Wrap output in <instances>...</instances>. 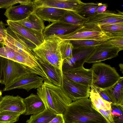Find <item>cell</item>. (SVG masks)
Instances as JSON below:
<instances>
[{
	"label": "cell",
	"mask_w": 123,
	"mask_h": 123,
	"mask_svg": "<svg viewBox=\"0 0 123 123\" xmlns=\"http://www.w3.org/2000/svg\"><path fill=\"white\" fill-rule=\"evenodd\" d=\"M63 116L65 123H107L88 98L72 102L66 109Z\"/></svg>",
	"instance_id": "1"
},
{
	"label": "cell",
	"mask_w": 123,
	"mask_h": 123,
	"mask_svg": "<svg viewBox=\"0 0 123 123\" xmlns=\"http://www.w3.org/2000/svg\"><path fill=\"white\" fill-rule=\"evenodd\" d=\"M37 94L43 102L45 109L57 114H63L66 109L72 102L61 87L47 80L37 89Z\"/></svg>",
	"instance_id": "2"
},
{
	"label": "cell",
	"mask_w": 123,
	"mask_h": 123,
	"mask_svg": "<svg viewBox=\"0 0 123 123\" xmlns=\"http://www.w3.org/2000/svg\"><path fill=\"white\" fill-rule=\"evenodd\" d=\"M62 40L53 35L45 37L43 43L32 51L34 55L45 61L62 73L63 61L60 51Z\"/></svg>",
	"instance_id": "3"
},
{
	"label": "cell",
	"mask_w": 123,
	"mask_h": 123,
	"mask_svg": "<svg viewBox=\"0 0 123 123\" xmlns=\"http://www.w3.org/2000/svg\"><path fill=\"white\" fill-rule=\"evenodd\" d=\"M91 69L92 75L91 86L102 90L112 87L122 77L115 68L105 63H94Z\"/></svg>",
	"instance_id": "4"
},
{
	"label": "cell",
	"mask_w": 123,
	"mask_h": 123,
	"mask_svg": "<svg viewBox=\"0 0 123 123\" xmlns=\"http://www.w3.org/2000/svg\"><path fill=\"white\" fill-rule=\"evenodd\" d=\"M57 36L62 40L89 39L107 40L111 38L109 34L101 31L100 27L85 25L69 33Z\"/></svg>",
	"instance_id": "5"
},
{
	"label": "cell",
	"mask_w": 123,
	"mask_h": 123,
	"mask_svg": "<svg viewBox=\"0 0 123 123\" xmlns=\"http://www.w3.org/2000/svg\"><path fill=\"white\" fill-rule=\"evenodd\" d=\"M95 47H74L72 56L64 60L62 66V73L81 68L94 50Z\"/></svg>",
	"instance_id": "6"
},
{
	"label": "cell",
	"mask_w": 123,
	"mask_h": 123,
	"mask_svg": "<svg viewBox=\"0 0 123 123\" xmlns=\"http://www.w3.org/2000/svg\"><path fill=\"white\" fill-rule=\"evenodd\" d=\"M2 71V83L5 85V86L12 83L25 74L32 73L25 65L4 58Z\"/></svg>",
	"instance_id": "7"
},
{
	"label": "cell",
	"mask_w": 123,
	"mask_h": 123,
	"mask_svg": "<svg viewBox=\"0 0 123 123\" xmlns=\"http://www.w3.org/2000/svg\"><path fill=\"white\" fill-rule=\"evenodd\" d=\"M44 80V79L42 77L32 73L29 72L5 86L3 91L20 89H24L29 92L32 89H37L41 86Z\"/></svg>",
	"instance_id": "8"
},
{
	"label": "cell",
	"mask_w": 123,
	"mask_h": 123,
	"mask_svg": "<svg viewBox=\"0 0 123 123\" xmlns=\"http://www.w3.org/2000/svg\"><path fill=\"white\" fill-rule=\"evenodd\" d=\"M64 92L72 101L88 98L90 87L73 82L63 75L62 86Z\"/></svg>",
	"instance_id": "9"
},
{
	"label": "cell",
	"mask_w": 123,
	"mask_h": 123,
	"mask_svg": "<svg viewBox=\"0 0 123 123\" xmlns=\"http://www.w3.org/2000/svg\"><path fill=\"white\" fill-rule=\"evenodd\" d=\"M123 23V13L106 10L105 12L89 16L86 18L84 25L98 26L109 24Z\"/></svg>",
	"instance_id": "10"
},
{
	"label": "cell",
	"mask_w": 123,
	"mask_h": 123,
	"mask_svg": "<svg viewBox=\"0 0 123 123\" xmlns=\"http://www.w3.org/2000/svg\"><path fill=\"white\" fill-rule=\"evenodd\" d=\"M105 42L95 46L94 50L85 62L91 63L100 62L117 56L120 49Z\"/></svg>",
	"instance_id": "11"
},
{
	"label": "cell",
	"mask_w": 123,
	"mask_h": 123,
	"mask_svg": "<svg viewBox=\"0 0 123 123\" xmlns=\"http://www.w3.org/2000/svg\"><path fill=\"white\" fill-rule=\"evenodd\" d=\"M35 9L41 7H50L78 13L84 2L80 0H32Z\"/></svg>",
	"instance_id": "12"
},
{
	"label": "cell",
	"mask_w": 123,
	"mask_h": 123,
	"mask_svg": "<svg viewBox=\"0 0 123 123\" xmlns=\"http://www.w3.org/2000/svg\"><path fill=\"white\" fill-rule=\"evenodd\" d=\"M6 22L8 26L34 44L37 47L44 42L45 38L43 32L23 26L15 22L8 19Z\"/></svg>",
	"instance_id": "13"
},
{
	"label": "cell",
	"mask_w": 123,
	"mask_h": 123,
	"mask_svg": "<svg viewBox=\"0 0 123 123\" xmlns=\"http://www.w3.org/2000/svg\"><path fill=\"white\" fill-rule=\"evenodd\" d=\"M35 10L32 1L28 4L12 6L6 9L4 14L8 20L18 21L25 19Z\"/></svg>",
	"instance_id": "14"
},
{
	"label": "cell",
	"mask_w": 123,
	"mask_h": 123,
	"mask_svg": "<svg viewBox=\"0 0 123 123\" xmlns=\"http://www.w3.org/2000/svg\"><path fill=\"white\" fill-rule=\"evenodd\" d=\"M26 110L23 98L18 95H6L2 97L0 100V111H12L22 115L25 114Z\"/></svg>",
	"instance_id": "15"
},
{
	"label": "cell",
	"mask_w": 123,
	"mask_h": 123,
	"mask_svg": "<svg viewBox=\"0 0 123 123\" xmlns=\"http://www.w3.org/2000/svg\"><path fill=\"white\" fill-rule=\"evenodd\" d=\"M63 75L69 80L84 86L91 87L92 75L91 69L81 68L63 73Z\"/></svg>",
	"instance_id": "16"
},
{
	"label": "cell",
	"mask_w": 123,
	"mask_h": 123,
	"mask_svg": "<svg viewBox=\"0 0 123 123\" xmlns=\"http://www.w3.org/2000/svg\"><path fill=\"white\" fill-rule=\"evenodd\" d=\"M80 26L59 21L52 23L46 27L43 33L44 38L53 35H63L73 31Z\"/></svg>",
	"instance_id": "17"
},
{
	"label": "cell",
	"mask_w": 123,
	"mask_h": 123,
	"mask_svg": "<svg viewBox=\"0 0 123 123\" xmlns=\"http://www.w3.org/2000/svg\"><path fill=\"white\" fill-rule=\"evenodd\" d=\"M67 10L53 7L42 6L36 9L34 12L43 21L53 23L59 21Z\"/></svg>",
	"instance_id": "18"
},
{
	"label": "cell",
	"mask_w": 123,
	"mask_h": 123,
	"mask_svg": "<svg viewBox=\"0 0 123 123\" xmlns=\"http://www.w3.org/2000/svg\"><path fill=\"white\" fill-rule=\"evenodd\" d=\"M26 110L25 114H35L43 111L46 109L44 105L37 95L31 93L27 97L23 98Z\"/></svg>",
	"instance_id": "19"
},
{
	"label": "cell",
	"mask_w": 123,
	"mask_h": 123,
	"mask_svg": "<svg viewBox=\"0 0 123 123\" xmlns=\"http://www.w3.org/2000/svg\"><path fill=\"white\" fill-rule=\"evenodd\" d=\"M35 56L48 76L50 81L57 86L61 87L63 73L36 55Z\"/></svg>",
	"instance_id": "20"
},
{
	"label": "cell",
	"mask_w": 123,
	"mask_h": 123,
	"mask_svg": "<svg viewBox=\"0 0 123 123\" xmlns=\"http://www.w3.org/2000/svg\"><path fill=\"white\" fill-rule=\"evenodd\" d=\"M111 100V104L123 106V77L111 87L103 90Z\"/></svg>",
	"instance_id": "21"
},
{
	"label": "cell",
	"mask_w": 123,
	"mask_h": 123,
	"mask_svg": "<svg viewBox=\"0 0 123 123\" xmlns=\"http://www.w3.org/2000/svg\"><path fill=\"white\" fill-rule=\"evenodd\" d=\"M14 22L23 26L42 32H43L45 27L43 21L34 12L25 19Z\"/></svg>",
	"instance_id": "22"
},
{
	"label": "cell",
	"mask_w": 123,
	"mask_h": 123,
	"mask_svg": "<svg viewBox=\"0 0 123 123\" xmlns=\"http://www.w3.org/2000/svg\"><path fill=\"white\" fill-rule=\"evenodd\" d=\"M2 43L18 53L26 52L32 55L35 56L33 52L28 47L14 39L6 32V37L4 38Z\"/></svg>",
	"instance_id": "23"
},
{
	"label": "cell",
	"mask_w": 123,
	"mask_h": 123,
	"mask_svg": "<svg viewBox=\"0 0 123 123\" xmlns=\"http://www.w3.org/2000/svg\"><path fill=\"white\" fill-rule=\"evenodd\" d=\"M107 5L102 3H84L79 12L88 17L104 12L106 11Z\"/></svg>",
	"instance_id": "24"
},
{
	"label": "cell",
	"mask_w": 123,
	"mask_h": 123,
	"mask_svg": "<svg viewBox=\"0 0 123 123\" xmlns=\"http://www.w3.org/2000/svg\"><path fill=\"white\" fill-rule=\"evenodd\" d=\"M86 20V18L77 12L67 10L60 21L71 25L81 26L84 25Z\"/></svg>",
	"instance_id": "25"
},
{
	"label": "cell",
	"mask_w": 123,
	"mask_h": 123,
	"mask_svg": "<svg viewBox=\"0 0 123 123\" xmlns=\"http://www.w3.org/2000/svg\"><path fill=\"white\" fill-rule=\"evenodd\" d=\"M57 114L46 109L38 114H33L26 121V123H48Z\"/></svg>",
	"instance_id": "26"
},
{
	"label": "cell",
	"mask_w": 123,
	"mask_h": 123,
	"mask_svg": "<svg viewBox=\"0 0 123 123\" xmlns=\"http://www.w3.org/2000/svg\"><path fill=\"white\" fill-rule=\"evenodd\" d=\"M74 46L70 40H62L60 45V51L63 61L72 56Z\"/></svg>",
	"instance_id": "27"
},
{
	"label": "cell",
	"mask_w": 123,
	"mask_h": 123,
	"mask_svg": "<svg viewBox=\"0 0 123 123\" xmlns=\"http://www.w3.org/2000/svg\"><path fill=\"white\" fill-rule=\"evenodd\" d=\"M21 115L19 113L12 111H0V123H13L19 120Z\"/></svg>",
	"instance_id": "28"
},
{
	"label": "cell",
	"mask_w": 123,
	"mask_h": 123,
	"mask_svg": "<svg viewBox=\"0 0 123 123\" xmlns=\"http://www.w3.org/2000/svg\"><path fill=\"white\" fill-rule=\"evenodd\" d=\"M107 40L96 39H85L71 40L74 47H95L100 44Z\"/></svg>",
	"instance_id": "29"
},
{
	"label": "cell",
	"mask_w": 123,
	"mask_h": 123,
	"mask_svg": "<svg viewBox=\"0 0 123 123\" xmlns=\"http://www.w3.org/2000/svg\"><path fill=\"white\" fill-rule=\"evenodd\" d=\"M112 117L115 123H123V106L111 104Z\"/></svg>",
	"instance_id": "30"
},
{
	"label": "cell",
	"mask_w": 123,
	"mask_h": 123,
	"mask_svg": "<svg viewBox=\"0 0 123 123\" xmlns=\"http://www.w3.org/2000/svg\"><path fill=\"white\" fill-rule=\"evenodd\" d=\"M100 28L101 31L108 33L123 31V23H117L107 24L101 26Z\"/></svg>",
	"instance_id": "31"
},
{
	"label": "cell",
	"mask_w": 123,
	"mask_h": 123,
	"mask_svg": "<svg viewBox=\"0 0 123 123\" xmlns=\"http://www.w3.org/2000/svg\"><path fill=\"white\" fill-rule=\"evenodd\" d=\"M16 53L8 47L0 48V56L16 62L15 57Z\"/></svg>",
	"instance_id": "32"
},
{
	"label": "cell",
	"mask_w": 123,
	"mask_h": 123,
	"mask_svg": "<svg viewBox=\"0 0 123 123\" xmlns=\"http://www.w3.org/2000/svg\"><path fill=\"white\" fill-rule=\"evenodd\" d=\"M105 43L118 48L120 51L123 49V37L111 38Z\"/></svg>",
	"instance_id": "33"
},
{
	"label": "cell",
	"mask_w": 123,
	"mask_h": 123,
	"mask_svg": "<svg viewBox=\"0 0 123 123\" xmlns=\"http://www.w3.org/2000/svg\"><path fill=\"white\" fill-rule=\"evenodd\" d=\"M94 91V94L98 102L101 105L103 109L105 111H107L111 109V104L112 103L109 102L102 98L99 95L98 92L95 89L92 87H90Z\"/></svg>",
	"instance_id": "34"
},
{
	"label": "cell",
	"mask_w": 123,
	"mask_h": 123,
	"mask_svg": "<svg viewBox=\"0 0 123 123\" xmlns=\"http://www.w3.org/2000/svg\"><path fill=\"white\" fill-rule=\"evenodd\" d=\"M97 111L102 115L107 123H115L111 116V109L105 111L100 109Z\"/></svg>",
	"instance_id": "35"
},
{
	"label": "cell",
	"mask_w": 123,
	"mask_h": 123,
	"mask_svg": "<svg viewBox=\"0 0 123 123\" xmlns=\"http://www.w3.org/2000/svg\"><path fill=\"white\" fill-rule=\"evenodd\" d=\"M18 3L19 0H0V8L7 9Z\"/></svg>",
	"instance_id": "36"
},
{
	"label": "cell",
	"mask_w": 123,
	"mask_h": 123,
	"mask_svg": "<svg viewBox=\"0 0 123 123\" xmlns=\"http://www.w3.org/2000/svg\"><path fill=\"white\" fill-rule=\"evenodd\" d=\"M48 123H65L63 114H57Z\"/></svg>",
	"instance_id": "37"
},
{
	"label": "cell",
	"mask_w": 123,
	"mask_h": 123,
	"mask_svg": "<svg viewBox=\"0 0 123 123\" xmlns=\"http://www.w3.org/2000/svg\"><path fill=\"white\" fill-rule=\"evenodd\" d=\"M91 87L96 90L100 96L104 99L112 103L111 100L103 90H101L92 86Z\"/></svg>",
	"instance_id": "38"
},
{
	"label": "cell",
	"mask_w": 123,
	"mask_h": 123,
	"mask_svg": "<svg viewBox=\"0 0 123 123\" xmlns=\"http://www.w3.org/2000/svg\"><path fill=\"white\" fill-rule=\"evenodd\" d=\"M6 25L2 21H0V32L2 33L5 37L6 34V28L5 27Z\"/></svg>",
	"instance_id": "39"
},
{
	"label": "cell",
	"mask_w": 123,
	"mask_h": 123,
	"mask_svg": "<svg viewBox=\"0 0 123 123\" xmlns=\"http://www.w3.org/2000/svg\"><path fill=\"white\" fill-rule=\"evenodd\" d=\"M4 58L0 56V77L1 78L3 76V67Z\"/></svg>",
	"instance_id": "40"
},
{
	"label": "cell",
	"mask_w": 123,
	"mask_h": 123,
	"mask_svg": "<svg viewBox=\"0 0 123 123\" xmlns=\"http://www.w3.org/2000/svg\"><path fill=\"white\" fill-rule=\"evenodd\" d=\"M5 37L0 32V43H2V42L4 38Z\"/></svg>",
	"instance_id": "41"
},
{
	"label": "cell",
	"mask_w": 123,
	"mask_h": 123,
	"mask_svg": "<svg viewBox=\"0 0 123 123\" xmlns=\"http://www.w3.org/2000/svg\"><path fill=\"white\" fill-rule=\"evenodd\" d=\"M119 66L120 68V71H121L122 73L123 74V64L122 63H120L119 64Z\"/></svg>",
	"instance_id": "42"
},
{
	"label": "cell",
	"mask_w": 123,
	"mask_h": 123,
	"mask_svg": "<svg viewBox=\"0 0 123 123\" xmlns=\"http://www.w3.org/2000/svg\"><path fill=\"white\" fill-rule=\"evenodd\" d=\"M2 91L0 89V100L2 98Z\"/></svg>",
	"instance_id": "43"
},
{
	"label": "cell",
	"mask_w": 123,
	"mask_h": 123,
	"mask_svg": "<svg viewBox=\"0 0 123 123\" xmlns=\"http://www.w3.org/2000/svg\"><path fill=\"white\" fill-rule=\"evenodd\" d=\"M0 83H2V81L1 79V78L0 77Z\"/></svg>",
	"instance_id": "44"
},
{
	"label": "cell",
	"mask_w": 123,
	"mask_h": 123,
	"mask_svg": "<svg viewBox=\"0 0 123 123\" xmlns=\"http://www.w3.org/2000/svg\"></svg>",
	"instance_id": "45"
},
{
	"label": "cell",
	"mask_w": 123,
	"mask_h": 123,
	"mask_svg": "<svg viewBox=\"0 0 123 123\" xmlns=\"http://www.w3.org/2000/svg\"></svg>",
	"instance_id": "46"
}]
</instances>
